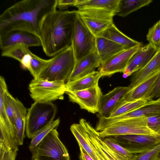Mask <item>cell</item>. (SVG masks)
<instances>
[{"mask_svg": "<svg viewBox=\"0 0 160 160\" xmlns=\"http://www.w3.org/2000/svg\"><path fill=\"white\" fill-rule=\"evenodd\" d=\"M101 64L96 50L92 52L76 62L67 82L78 79L95 72Z\"/></svg>", "mask_w": 160, "mask_h": 160, "instance_id": "2e32d148", "label": "cell"}, {"mask_svg": "<svg viewBox=\"0 0 160 160\" xmlns=\"http://www.w3.org/2000/svg\"><path fill=\"white\" fill-rule=\"evenodd\" d=\"M69 101L78 104L82 109L95 114L98 113L103 93L98 84L88 88L74 92L66 91Z\"/></svg>", "mask_w": 160, "mask_h": 160, "instance_id": "30bf717a", "label": "cell"}, {"mask_svg": "<svg viewBox=\"0 0 160 160\" xmlns=\"http://www.w3.org/2000/svg\"><path fill=\"white\" fill-rule=\"evenodd\" d=\"M158 160H160V152H159V153L158 154Z\"/></svg>", "mask_w": 160, "mask_h": 160, "instance_id": "b9f144b4", "label": "cell"}, {"mask_svg": "<svg viewBox=\"0 0 160 160\" xmlns=\"http://www.w3.org/2000/svg\"><path fill=\"white\" fill-rule=\"evenodd\" d=\"M160 70V47L154 56L142 68L133 73L128 86L132 88L143 82L152 74Z\"/></svg>", "mask_w": 160, "mask_h": 160, "instance_id": "d6986e66", "label": "cell"}, {"mask_svg": "<svg viewBox=\"0 0 160 160\" xmlns=\"http://www.w3.org/2000/svg\"><path fill=\"white\" fill-rule=\"evenodd\" d=\"M149 128L160 137V114L146 117Z\"/></svg>", "mask_w": 160, "mask_h": 160, "instance_id": "8d00e7d4", "label": "cell"}, {"mask_svg": "<svg viewBox=\"0 0 160 160\" xmlns=\"http://www.w3.org/2000/svg\"><path fill=\"white\" fill-rule=\"evenodd\" d=\"M81 0H57V8L59 10L65 11L69 7L76 6Z\"/></svg>", "mask_w": 160, "mask_h": 160, "instance_id": "74e56055", "label": "cell"}, {"mask_svg": "<svg viewBox=\"0 0 160 160\" xmlns=\"http://www.w3.org/2000/svg\"><path fill=\"white\" fill-rule=\"evenodd\" d=\"M79 123L85 129L90 142L100 151L106 160H127L115 153L107 145L89 122L82 118L80 119Z\"/></svg>", "mask_w": 160, "mask_h": 160, "instance_id": "e0dca14e", "label": "cell"}, {"mask_svg": "<svg viewBox=\"0 0 160 160\" xmlns=\"http://www.w3.org/2000/svg\"><path fill=\"white\" fill-rule=\"evenodd\" d=\"M111 137L134 154L147 152L160 144V137L157 136L131 134Z\"/></svg>", "mask_w": 160, "mask_h": 160, "instance_id": "9c48e42d", "label": "cell"}, {"mask_svg": "<svg viewBox=\"0 0 160 160\" xmlns=\"http://www.w3.org/2000/svg\"><path fill=\"white\" fill-rule=\"evenodd\" d=\"M60 122V119L58 118L39 131L31 138L28 146L29 149L36 146L51 130L57 128Z\"/></svg>", "mask_w": 160, "mask_h": 160, "instance_id": "1f68e13d", "label": "cell"}, {"mask_svg": "<svg viewBox=\"0 0 160 160\" xmlns=\"http://www.w3.org/2000/svg\"><path fill=\"white\" fill-rule=\"evenodd\" d=\"M120 0H81L76 7L95 12L114 14L118 10Z\"/></svg>", "mask_w": 160, "mask_h": 160, "instance_id": "44dd1931", "label": "cell"}, {"mask_svg": "<svg viewBox=\"0 0 160 160\" xmlns=\"http://www.w3.org/2000/svg\"><path fill=\"white\" fill-rule=\"evenodd\" d=\"M160 72V70L155 72L141 83L129 89L120 99L115 109L126 102L147 99L154 88Z\"/></svg>", "mask_w": 160, "mask_h": 160, "instance_id": "5bb4252c", "label": "cell"}, {"mask_svg": "<svg viewBox=\"0 0 160 160\" xmlns=\"http://www.w3.org/2000/svg\"><path fill=\"white\" fill-rule=\"evenodd\" d=\"M160 98V72L154 88L147 97V99L148 101H149L152 100L153 98Z\"/></svg>", "mask_w": 160, "mask_h": 160, "instance_id": "f35d334b", "label": "cell"}, {"mask_svg": "<svg viewBox=\"0 0 160 160\" xmlns=\"http://www.w3.org/2000/svg\"><path fill=\"white\" fill-rule=\"evenodd\" d=\"M152 0H120L115 15L124 17L143 7L148 5Z\"/></svg>", "mask_w": 160, "mask_h": 160, "instance_id": "4316f807", "label": "cell"}, {"mask_svg": "<svg viewBox=\"0 0 160 160\" xmlns=\"http://www.w3.org/2000/svg\"><path fill=\"white\" fill-rule=\"evenodd\" d=\"M95 38L78 13L74 26L71 42L76 62L96 50Z\"/></svg>", "mask_w": 160, "mask_h": 160, "instance_id": "ba28073f", "label": "cell"}, {"mask_svg": "<svg viewBox=\"0 0 160 160\" xmlns=\"http://www.w3.org/2000/svg\"><path fill=\"white\" fill-rule=\"evenodd\" d=\"M57 128L51 130L36 146L30 149L32 160H70Z\"/></svg>", "mask_w": 160, "mask_h": 160, "instance_id": "277c9868", "label": "cell"}, {"mask_svg": "<svg viewBox=\"0 0 160 160\" xmlns=\"http://www.w3.org/2000/svg\"><path fill=\"white\" fill-rule=\"evenodd\" d=\"M100 37H102L116 43L127 49L142 45L141 42L128 37L116 27L113 23Z\"/></svg>", "mask_w": 160, "mask_h": 160, "instance_id": "7402d4cb", "label": "cell"}, {"mask_svg": "<svg viewBox=\"0 0 160 160\" xmlns=\"http://www.w3.org/2000/svg\"><path fill=\"white\" fill-rule=\"evenodd\" d=\"M148 101L147 99L143 98L133 102H126L117 108L110 117L117 116L137 109L141 107Z\"/></svg>", "mask_w": 160, "mask_h": 160, "instance_id": "4dcf8cb0", "label": "cell"}, {"mask_svg": "<svg viewBox=\"0 0 160 160\" xmlns=\"http://www.w3.org/2000/svg\"><path fill=\"white\" fill-rule=\"evenodd\" d=\"M142 46L125 49L101 64L99 71L102 77L110 76L118 72H123L132 56Z\"/></svg>", "mask_w": 160, "mask_h": 160, "instance_id": "4fadbf2b", "label": "cell"}, {"mask_svg": "<svg viewBox=\"0 0 160 160\" xmlns=\"http://www.w3.org/2000/svg\"><path fill=\"white\" fill-rule=\"evenodd\" d=\"M78 15L95 38L100 37L103 32L114 23L112 21L104 20Z\"/></svg>", "mask_w": 160, "mask_h": 160, "instance_id": "484cf974", "label": "cell"}, {"mask_svg": "<svg viewBox=\"0 0 160 160\" xmlns=\"http://www.w3.org/2000/svg\"><path fill=\"white\" fill-rule=\"evenodd\" d=\"M130 89L128 86H118L103 95L97 115L105 118H110L115 110L120 99Z\"/></svg>", "mask_w": 160, "mask_h": 160, "instance_id": "ac0fdd59", "label": "cell"}, {"mask_svg": "<svg viewBox=\"0 0 160 160\" xmlns=\"http://www.w3.org/2000/svg\"><path fill=\"white\" fill-rule=\"evenodd\" d=\"M160 114V98L147 101L140 108L121 115L109 118L98 116L96 128L101 130L106 126L121 120L137 117H147Z\"/></svg>", "mask_w": 160, "mask_h": 160, "instance_id": "8fae6325", "label": "cell"}, {"mask_svg": "<svg viewBox=\"0 0 160 160\" xmlns=\"http://www.w3.org/2000/svg\"><path fill=\"white\" fill-rule=\"evenodd\" d=\"M51 60L52 58L49 59H44L34 54L33 55L29 71L33 78H38L39 77Z\"/></svg>", "mask_w": 160, "mask_h": 160, "instance_id": "f1b7e54d", "label": "cell"}, {"mask_svg": "<svg viewBox=\"0 0 160 160\" xmlns=\"http://www.w3.org/2000/svg\"><path fill=\"white\" fill-rule=\"evenodd\" d=\"M79 147L87 152L94 160H98L92 147L87 133L83 127L79 123H74L70 128Z\"/></svg>", "mask_w": 160, "mask_h": 160, "instance_id": "d4e9b609", "label": "cell"}, {"mask_svg": "<svg viewBox=\"0 0 160 160\" xmlns=\"http://www.w3.org/2000/svg\"><path fill=\"white\" fill-rule=\"evenodd\" d=\"M96 49L101 62L103 63L119 52L126 49L122 46L106 38H95Z\"/></svg>", "mask_w": 160, "mask_h": 160, "instance_id": "ffe728a7", "label": "cell"}, {"mask_svg": "<svg viewBox=\"0 0 160 160\" xmlns=\"http://www.w3.org/2000/svg\"><path fill=\"white\" fill-rule=\"evenodd\" d=\"M107 145L115 153L127 160H133L134 154L119 144L112 137L103 138Z\"/></svg>", "mask_w": 160, "mask_h": 160, "instance_id": "f546056e", "label": "cell"}, {"mask_svg": "<svg viewBox=\"0 0 160 160\" xmlns=\"http://www.w3.org/2000/svg\"><path fill=\"white\" fill-rule=\"evenodd\" d=\"M31 52L29 47L19 44L2 50L1 56L13 58L20 62L25 55Z\"/></svg>", "mask_w": 160, "mask_h": 160, "instance_id": "83f0119b", "label": "cell"}, {"mask_svg": "<svg viewBox=\"0 0 160 160\" xmlns=\"http://www.w3.org/2000/svg\"><path fill=\"white\" fill-rule=\"evenodd\" d=\"M15 107L17 139L19 146L22 145L25 137L27 110L22 103L17 98H15Z\"/></svg>", "mask_w": 160, "mask_h": 160, "instance_id": "cb8c5ba5", "label": "cell"}, {"mask_svg": "<svg viewBox=\"0 0 160 160\" xmlns=\"http://www.w3.org/2000/svg\"><path fill=\"white\" fill-rule=\"evenodd\" d=\"M160 144L147 152L134 154L133 160H158Z\"/></svg>", "mask_w": 160, "mask_h": 160, "instance_id": "e575fe53", "label": "cell"}, {"mask_svg": "<svg viewBox=\"0 0 160 160\" xmlns=\"http://www.w3.org/2000/svg\"><path fill=\"white\" fill-rule=\"evenodd\" d=\"M158 48L148 43L142 46L133 55L123 72V76L126 78L144 67L154 56Z\"/></svg>", "mask_w": 160, "mask_h": 160, "instance_id": "9a60e30c", "label": "cell"}, {"mask_svg": "<svg viewBox=\"0 0 160 160\" xmlns=\"http://www.w3.org/2000/svg\"><path fill=\"white\" fill-rule=\"evenodd\" d=\"M102 76L99 71L95 72L76 80L66 83V91L74 92L88 88L98 84Z\"/></svg>", "mask_w": 160, "mask_h": 160, "instance_id": "603a6c76", "label": "cell"}, {"mask_svg": "<svg viewBox=\"0 0 160 160\" xmlns=\"http://www.w3.org/2000/svg\"><path fill=\"white\" fill-rule=\"evenodd\" d=\"M34 54L31 52L25 55L20 62L21 66L24 69L29 70L32 56Z\"/></svg>", "mask_w": 160, "mask_h": 160, "instance_id": "ab89813d", "label": "cell"}, {"mask_svg": "<svg viewBox=\"0 0 160 160\" xmlns=\"http://www.w3.org/2000/svg\"><path fill=\"white\" fill-rule=\"evenodd\" d=\"M76 10L57 9L47 14L39 26L38 35L46 55L53 57L71 44Z\"/></svg>", "mask_w": 160, "mask_h": 160, "instance_id": "6da1fadb", "label": "cell"}, {"mask_svg": "<svg viewBox=\"0 0 160 160\" xmlns=\"http://www.w3.org/2000/svg\"><path fill=\"white\" fill-rule=\"evenodd\" d=\"M66 83L62 81L33 78L28 86L30 97L35 101L41 102L62 100L66 91Z\"/></svg>", "mask_w": 160, "mask_h": 160, "instance_id": "52a82bcc", "label": "cell"}, {"mask_svg": "<svg viewBox=\"0 0 160 160\" xmlns=\"http://www.w3.org/2000/svg\"><path fill=\"white\" fill-rule=\"evenodd\" d=\"M57 0H23L5 10L0 16V33L13 30L38 35L43 18L57 8Z\"/></svg>", "mask_w": 160, "mask_h": 160, "instance_id": "7a4b0ae2", "label": "cell"}, {"mask_svg": "<svg viewBox=\"0 0 160 160\" xmlns=\"http://www.w3.org/2000/svg\"><path fill=\"white\" fill-rule=\"evenodd\" d=\"M57 112L56 105L52 102L35 101L27 111L26 133L32 138L43 128L54 120Z\"/></svg>", "mask_w": 160, "mask_h": 160, "instance_id": "3957f363", "label": "cell"}, {"mask_svg": "<svg viewBox=\"0 0 160 160\" xmlns=\"http://www.w3.org/2000/svg\"><path fill=\"white\" fill-rule=\"evenodd\" d=\"M4 108L8 115L16 127V112L15 107V98L7 90L4 95Z\"/></svg>", "mask_w": 160, "mask_h": 160, "instance_id": "d6a6232c", "label": "cell"}, {"mask_svg": "<svg viewBox=\"0 0 160 160\" xmlns=\"http://www.w3.org/2000/svg\"><path fill=\"white\" fill-rule=\"evenodd\" d=\"M146 38L149 43L160 47V19L149 28Z\"/></svg>", "mask_w": 160, "mask_h": 160, "instance_id": "836d02e7", "label": "cell"}, {"mask_svg": "<svg viewBox=\"0 0 160 160\" xmlns=\"http://www.w3.org/2000/svg\"><path fill=\"white\" fill-rule=\"evenodd\" d=\"M80 160H94L92 157L82 148L79 147Z\"/></svg>", "mask_w": 160, "mask_h": 160, "instance_id": "60d3db41", "label": "cell"}, {"mask_svg": "<svg viewBox=\"0 0 160 160\" xmlns=\"http://www.w3.org/2000/svg\"><path fill=\"white\" fill-rule=\"evenodd\" d=\"M19 44L28 47L41 46L38 35L28 31L16 29L0 33V47L2 51Z\"/></svg>", "mask_w": 160, "mask_h": 160, "instance_id": "7c38bea8", "label": "cell"}, {"mask_svg": "<svg viewBox=\"0 0 160 160\" xmlns=\"http://www.w3.org/2000/svg\"><path fill=\"white\" fill-rule=\"evenodd\" d=\"M98 133L102 138L110 136L131 134L159 136L149 128L146 117L134 118L116 122L106 126Z\"/></svg>", "mask_w": 160, "mask_h": 160, "instance_id": "8992f818", "label": "cell"}, {"mask_svg": "<svg viewBox=\"0 0 160 160\" xmlns=\"http://www.w3.org/2000/svg\"><path fill=\"white\" fill-rule=\"evenodd\" d=\"M76 62L71 44L52 58L51 61L39 78L49 81H62L66 83Z\"/></svg>", "mask_w": 160, "mask_h": 160, "instance_id": "5b68a950", "label": "cell"}, {"mask_svg": "<svg viewBox=\"0 0 160 160\" xmlns=\"http://www.w3.org/2000/svg\"><path fill=\"white\" fill-rule=\"evenodd\" d=\"M17 152L7 148L0 142V160H15Z\"/></svg>", "mask_w": 160, "mask_h": 160, "instance_id": "d590c367", "label": "cell"}]
</instances>
